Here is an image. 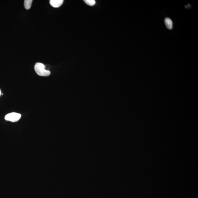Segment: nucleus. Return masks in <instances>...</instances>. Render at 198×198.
<instances>
[{
  "mask_svg": "<svg viewBox=\"0 0 198 198\" xmlns=\"http://www.w3.org/2000/svg\"><path fill=\"white\" fill-rule=\"evenodd\" d=\"M32 1H32V0H25V1H24V5L26 9L29 10L30 9Z\"/></svg>",
  "mask_w": 198,
  "mask_h": 198,
  "instance_id": "nucleus-5",
  "label": "nucleus"
},
{
  "mask_svg": "<svg viewBox=\"0 0 198 198\" xmlns=\"http://www.w3.org/2000/svg\"><path fill=\"white\" fill-rule=\"evenodd\" d=\"M64 1L63 0H50V4L52 7L57 8L61 7L63 4Z\"/></svg>",
  "mask_w": 198,
  "mask_h": 198,
  "instance_id": "nucleus-3",
  "label": "nucleus"
},
{
  "mask_svg": "<svg viewBox=\"0 0 198 198\" xmlns=\"http://www.w3.org/2000/svg\"><path fill=\"white\" fill-rule=\"evenodd\" d=\"M84 1L86 4L90 6H94L95 4V1L94 0H85Z\"/></svg>",
  "mask_w": 198,
  "mask_h": 198,
  "instance_id": "nucleus-6",
  "label": "nucleus"
},
{
  "mask_svg": "<svg viewBox=\"0 0 198 198\" xmlns=\"http://www.w3.org/2000/svg\"><path fill=\"white\" fill-rule=\"evenodd\" d=\"M34 68L36 73L40 76H47L50 74V71L46 70L45 66L42 63H36Z\"/></svg>",
  "mask_w": 198,
  "mask_h": 198,
  "instance_id": "nucleus-1",
  "label": "nucleus"
},
{
  "mask_svg": "<svg viewBox=\"0 0 198 198\" xmlns=\"http://www.w3.org/2000/svg\"><path fill=\"white\" fill-rule=\"evenodd\" d=\"M165 22L166 27L168 29H172L173 28V22L172 20L169 18H165Z\"/></svg>",
  "mask_w": 198,
  "mask_h": 198,
  "instance_id": "nucleus-4",
  "label": "nucleus"
},
{
  "mask_svg": "<svg viewBox=\"0 0 198 198\" xmlns=\"http://www.w3.org/2000/svg\"><path fill=\"white\" fill-rule=\"evenodd\" d=\"M1 90H0V95H1Z\"/></svg>",
  "mask_w": 198,
  "mask_h": 198,
  "instance_id": "nucleus-7",
  "label": "nucleus"
},
{
  "mask_svg": "<svg viewBox=\"0 0 198 198\" xmlns=\"http://www.w3.org/2000/svg\"><path fill=\"white\" fill-rule=\"evenodd\" d=\"M21 114L15 112H12L5 116L4 119L5 120L13 122H17L20 119Z\"/></svg>",
  "mask_w": 198,
  "mask_h": 198,
  "instance_id": "nucleus-2",
  "label": "nucleus"
}]
</instances>
